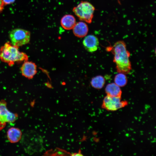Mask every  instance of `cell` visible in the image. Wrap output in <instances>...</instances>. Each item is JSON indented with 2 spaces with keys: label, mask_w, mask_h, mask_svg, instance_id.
Returning <instances> with one entry per match:
<instances>
[{
  "label": "cell",
  "mask_w": 156,
  "mask_h": 156,
  "mask_svg": "<svg viewBox=\"0 0 156 156\" xmlns=\"http://www.w3.org/2000/svg\"><path fill=\"white\" fill-rule=\"evenodd\" d=\"M114 55V62L116 64L117 71L125 74L130 73L131 70L129 60V52L127 50L126 45L123 41H119L112 47L107 48Z\"/></svg>",
  "instance_id": "6da1fadb"
},
{
  "label": "cell",
  "mask_w": 156,
  "mask_h": 156,
  "mask_svg": "<svg viewBox=\"0 0 156 156\" xmlns=\"http://www.w3.org/2000/svg\"><path fill=\"white\" fill-rule=\"evenodd\" d=\"M18 47L8 42L0 48V59L9 66H13L15 63L21 62L28 60V55L18 50Z\"/></svg>",
  "instance_id": "7a4b0ae2"
},
{
  "label": "cell",
  "mask_w": 156,
  "mask_h": 156,
  "mask_svg": "<svg viewBox=\"0 0 156 156\" xmlns=\"http://www.w3.org/2000/svg\"><path fill=\"white\" fill-rule=\"evenodd\" d=\"M21 140L24 151L29 155L40 152L43 149L42 138L34 131H29L25 133Z\"/></svg>",
  "instance_id": "3957f363"
},
{
  "label": "cell",
  "mask_w": 156,
  "mask_h": 156,
  "mask_svg": "<svg viewBox=\"0 0 156 156\" xmlns=\"http://www.w3.org/2000/svg\"><path fill=\"white\" fill-rule=\"evenodd\" d=\"M94 10V7L90 2L86 1L81 2L73 10L80 20L89 23L92 22Z\"/></svg>",
  "instance_id": "277c9868"
},
{
  "label": "cell",
  "mask_w": 156,
  "mask_h": 156,
  "mask_svg": "<svg viewBox=\"0 0 156 156\" xmlns=\"http://www.w3.org/2000/svg\"><path fill=\"white\" fill-rule=\"evenodd\" d=\"M9 37L13 45L19 47L28 44L30 42L31 34L29 31L21 28H16L10 32Z\"/></svg>",
  "instance_id": "5b68a950"
},
{
  "label": "cell",
  "mask_w": 156,
  "mask_h": 156,
  "mask_svg": "<svg viewBox=\"0 0 156 156\" xmlns=\"http://www.w3.org/2000/svg\"><path fill=\"white\" fill-rule=\"evenodd\" d=\"M17 117L16 114L8 110L5 101L2 100L0 101V130L4 127L6 123L14 122Z\"/></svg>",
  "instance_id": "8992f818"
},
{
  "label": "cell",
  "mask_w": 156,
  "mask_h": 156,
  "mask_svg": "<svg viewBox=\"0 0 156 156\" xmlns=\"http://www.w3.org/2000/svg\"><path fill=\"white\" fill-rule=\"evenodd\" d=\"M127 104L126 101H121V97H113L107 95L103 99L102 106L107 110L114 111L124 107Z\"/></svg>",
  "instance_id": "52a82bcc"
},
{
  "label": "cell",
  "mask_w": 156,
  "mask_h": 156,
  "mask_svg": "<svg viewBox=\"0 0 156 156\" xmlns=\"http://www.w3.org/2000/svg\"><path fill=\"white\" fill-rule=\"evenodd\" d=\"M22 75L29 79L33 78L37 73V66L34 62L28 60L25 61L20 68Z\"/></svg>",
  "instance_id": "ba28073f"
},
{
  "label": "cell",
  "mask_w": 156,
  "mask_h": 156,
  "mask_svg": "<svg viewBox=\"0 0 156 156\" xmlns=\"http://www.w3.org/2000/svg\"><path fill=\"white\" fill-rule=\"evenodd\" d=\"M83 44L85 49L88 52H94L98 49L99 41L98 38L93 35L86 36L83 41Z\"/></svg>",
  "instance_id": "9c48e42d"
},
{
  "label": "cell",
  "mask_w": 156,
  "mask_h": 156,
  "mask_svg": "<svg viewBox=\"0 0 156 156\" xmlns=\"http://www.w3.org/2000/svg\"><path fill=\"white\" fill-rule=\"evenodd\" d=\"M73 29L74 35L79 38H82L86 36L88 31L87 25L83 21L76 23Z\"/></svg>",
  "instance_id": "30bf717a"
},
{
  "label": "cell",
  "mask_w": 156,
  "mask_h": 156,
  "mask_svg": "<svg viewBox=\"0 0 156 156\" xmlns=\"http://www.w3.org/2000/svg\"><path fill=\"white\" fill-rule=\"evenodd\" d=\"M22 136L21 130L18 128L12 127L7 132V136L9 141L12 143L18 142L21 140Z\"/></svg>",
  "instance_id": "8fae6325"
},
{
  "label": "cell",
  "mask_w": 156,
  "mask_h": 156,
  "mask_svg": "<svg viewBox=\"0 0 156 156\" xmlns=\"http://www.w3.org/2000/svg\"><path fill=\"white\" fill-rule=\"evenodd\" d=\"M60 23L61 26L64 29L70 30L73 29L76 23V19L72 15H65L62 18Z\"/></svg>",
  "instance_id": "7c38bea8"
},
{
  "label": "cell",
  "mask_w": 156,
  "mask_h": 156,
  "mask_svg": "<svg viewBox=\"0 0 156 156\" xmlns=\"http://www.w3.org/2000/svg\"><path fill=\"white\" fill-rule=\"evenodd\" d=\"M107 95L113 97H121L122 91L120 87L115 83L107 84L105 88Z\"/></svg>",
  "instance_id": "4fadbf2b"
},
{
  "label": "cell",
  "mask_w": 156,
  "mask_h": 156,
  "mask_svg": "<svg viewBox=\"0 0 156 156\" xmlns=\"http://www.w3.org/2000/svg\"><path fill=\"white\" fill-rule=\"evenodd\" d=\"M105 80L101 75H97L92 78L90 82L91 85L94 88L96 89H101L104 86Z\"/></svg>",
  "instance_id": "5bb4252c"
},
{
  "label": "cell",
  "mask_w": 156,
  "mask_h": 156,
  "mask_svg": "<svg viewBox=\"0 0 156 156\" xmlns=\"http://www.w3.org/2000/svg\"><path fill=\"white\" fill-rule=\"evenodd\" d=\"M114 81V83L120 87H123L127 83V77L125 74L119 73L115 76Z\"/></svg>",
  "instance_id": "9a60e30c"
},
{
  "label": "cell",
  "mask_w": 156,
  "mask_h": 156,
  "mask_svg": "<svg viewBox=\"0 0 156 156\" xmlns=\"http://www.w3.org/2000/svg\"><path fill=\"white\" fill-rule=\"evenodd\" d=\"M15 0H2L4 5L10 4L14 3Z\"/></svg>",
  "instance_id": "2e32d148"
},
{
  "label": "cell",
  "mask_w": 156,
  "mask_h": 156,
  "mask_svg": "<svg viewBox=\"0 0 156 156\" xmlns=\"http://www.w3.org/2000/svg\"><path fill=\"white\" fill-rule=\"evenodd\" d=\"M4 6L2 0H0V14L3 11Z\"/></svg>",
  "instance_id": "e0dca14e"
},
{
  "label": "cell",
  "mask_w": 156,
  "mask_h": 156,
  "mask_svg": "<svg viewBox=\"0 0 156 156\" xmlns=\"http://www.w3.org/2000/svg\"><path fill=\"white\" fill-rule=\"evenodd\" d=\"M72 155L73 156H82L83 155L82 154L80 153V152H79L78 153H73L72 154Z\"/></svg>",
  "instance_id": "ac0fdd59"
}]
</instances>
